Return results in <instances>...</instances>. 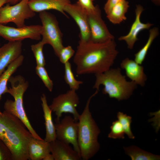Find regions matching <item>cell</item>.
Here are the masks:
<instances>
[{
	"label": "cell",
	"mask_w": 160,
	"mask_h": 160,
	"mask_svg": "<svg viewBox=\"0 0 160 160\" xmlns=\"http://www.w3.org/2000/svg\"><path fill=\"white\" fill-rule=\"evenodd\" d=\"M118 53L114 39L103 43L79 41L73 59L76 73H103L111 68Z\"/></svg>",
	"instance_id": "cell-1"
},
{
	"label": "cell",
	"mask_w": 160,
	"mask_h": 160,
	"mask_svg": "<svg viewBox=\"0 0 160 160\" xmlns=\"http://www.w3.org/2000/svg\"><path fill=\"white\" fill-rule=\"evenodd\" d=\"M32 136L18 118L4 111L0 115V140L9 150L12 160L29 159L28 146Z\"/></svg>",
	"instance_id": "cell-2"
},
{
	"label": "cell",
	"mask_w": 160,
	"mask_h": 160,
	"mask_svg": "<svg viewBox=\"0 0 160 160\" xmlns=\"http://www.w3.org/2000/svg\"><path fill=\"white\" fill-rule=\"evenodd\" d=\"M98 92V90H96L89 97L78 121L77 141L81 157L83 160L89 159L100 149L98 138L100 131L89 109L91 100Z\"/></svg>",
	"instance_id": "cell-3"
},
{
	"label": "cell",
	"mask_w": 160,
	"mask_h": 160,
	"mask_svg": "<svg viewBox=\"0 0 160 160\" xmlns=\"http://www.w3.org/2000/svg\"><path fill=\"white\" fill-rule=\"evenodd\" d=\"M96 80L93 88L99 90L100 85L104 87L102 92L118 101L126 100L132 95L137 85L127 80L119 68H110L102 73L95 74Z\"/></svg>",
	"instance_id": "cell-4"
},
{
	"label": "cell",
	"mask_w": 160,
	"mask_h": 160,
	"mask_svg": "<svg viewBox=\"0 0 160 160\" xmlns=\"http://www.w3.org/2000/svg\"><path fill=\"white\" fill-rule=\"evenodd\" d=\"M11 87L8 89V92L14 98V100H7L5 102L4 111L16 116L25 124L34 138L41 139L32 127L26 115L24 108L23 96L27 89L28 83L25 78L20 75L11 76L9 80Z\"/></svg>",
	"instance_id": "cell-5"
},
{
	"label": "cell",
	"mask_w": 160,
	"mask_h": 160,
	"mask_svg": "<svg viewBox=\"0 0 160 160\" xmlns=\"http://www.w3.org/2000/svg\"><path fill=\"white\" fill-rule=\"evenodd\" d=\"M42 23L41 41L45 44H50L58 57L63 45V34L56 18L46 11L39 12Z\"/></svg>",
	"instance_id": "cell-6"
},
{
	"label": "cell",
	"mask_w": 160,
	"mask_h": 160,
	"mask_svg": "<svg viewBox=\"0 0 160 160\" xmlns=\"http://www.w3.org/2000/svg\"><path fill=\"white\" fill-rule=\"evenodd\" d=\"M29 0H21L15 4L10 5L7 4L1 7L0 9V24L12 22L17 27L25 25V20L35 15V12L29 5Z\"/></svg>",
	"instance_id": "cell-7"
},
{
	"label": "cell",
	"mask_w": 160,
	"mask_h": 160,
	"mask_svg": "<svg viewBox=\"0 0 160 160\" xmlns=\"http://www.w3.org/2000/svg\"><path fill=\"white\" fill-rule=\"evenodd\" d=\"M76 91L70 89L65 93L60 94L53 99L49 106L56 116L55 121H60L63 113L71 114L74 119L78 121L80 114L76 108L80 102Z\"/></svg>",
	"instance_id": "cell-8"
},
{
	"label": "cell",
	"mask_w": 160,
	"mask_h": 160,
	"mask_svg": "<svg viewBox=\"0 0 160 160\" xmlns=\"http://www.w3.org/2000/svg\"><path fill=\"white\" fill-rule=\"evenodd\" d=\"M87 12L91 33L90 41L103 43L114 39L102 18L99 6L96 5L94 10Z\"/></svg>",
	"instance_id": "cell-9"
},
{
	"label": "cell",
	"mask_w": 160,
	"mask_h": 160,
	"mask_svg": "<svg viewBox=\"0 0 160 160\" xmlns=\"http://www.w3.org/2000/svg\"><path fill=\"white\" fill-rule=\"evenodd\" d=\"M42 29L41 25H39L15 28L0 24V36L8 41H22L26 39L39 40Z\"/></svg>",
	"instance_id": "cell-10"
},
{
	"label": "cell",
	"mask_w": 160,
	"mask_h": 160,
	"mask_svg": "<svg viewBox=\"0 0 160 160\" xmlns=\"http://www.w3.org/2000/svg\"><path fill=\"white\" fill-rule=\"evenodd\" d=\"M55 121L56 139L71 144L74 149L80 154L77 141L78 121L69 115Z\"/></svg>",
	"instance_id": "cell-11"
},
{
	"label": "cell",
	"mask_w": 160,
	"mask_h": 160,
	"mask_svg": "<svg viewBox=\"0 0 160 160\" xmlns=\"http://www.w3.org/2000/svg\"><path fill=\"white\" fill-rule=\"evenodd\" d=\"M64 11L73 19L78 25L80 30L79 41H90L91 33L86 11L78 2L67 4L64 8Z\"/></svg>",
	"instance_id": "cell-12"
},
{
	"label": "cell",
	"mask_w": 160,
	"mask_h": 160,
	"mask_svg": "<svg viewBox=\"0 0 160 160\" xmlns=\"http://www.w3.org/2000/svg\"><path fill=\"white\" fill-rule=\"evenodd\" d=\"M144 10V8L141 5L138 4L136 6L135 10V19L127 35L121 36L118 38V40L124 41L126 42L129 49H133L135 43L138 39L137 36L140 31L148 29L153 25L149 23H144L141 21L140 17Z\"/></svg>",
	"instance_id": "cell-13"
},
{
	"label": "cell",
	"mask_w": 160,
	"mask_h": 160,
	"mask_svg": "<svg viewBox=\"0 0 160 160\" xmlns=\"http://www.w3.org/2000/svg\"><path fill=\"white\" fill-rule=\"evenodd\" d=\"M22 45V41H8L0 47V76L21 55Z\"/></svg>",
	"instance_id": "cell-14"
},
{
	"label": "cell",
	"mask_w": 160,
	"mask_h": 160,
	"mask_svg": "<svg viewBox=\"0 0 160 160\" xmlns=\"http://www.w3.org/2000/svg\"><path fill=\"white\" fill-rule=\"evenodd\" d=\"M134 60L126 58L120 64L121 68L125 71L126 76L137 85L144 87L147 80L143 67Z\"/></svg>",
	"instance_id": "cell-15"
},
{
	"label": "cell",
	"mask_w": 160,
	"mask_h": 160,
	"mask_svg": "<svg viewBox=\"0 0 160 160\" xmlns=\"http://www.w3.org/2000/svg\"><path fill=\"white\" fill-rule=\"evenodd\" d=\"M51 154L54 160H79L80 154L73 148L69 144L56 139L49 142Z\"/></svg>",
	"instance_id": "cell-16"
},
{
	"label": "cell",
	"mask_w": 160,
	"mask_h": 160,
	"mask_svg": "<svg viewBox=\"0 0 160 160\" xmlns=\"http://www.w3.org/2000/svg\"><path fill=\"white\" fill-rule=\"evenodd\" d=\"M70 3V0H29L28 1L30 8L35 12L54 9L67 17L64 9Z\"/></svg>",
	"instance_id": "cell-17"
},
{
	"label": "cell",
	"mask_w": 160,
	"mask_h": 160,
	"mask_svg": "<svg viewBox=\"0 0 160 160\" xmlns=\"http://www.w3.org/2000/svg\"><path fill=\"white\" fill-rule=\"evenodd\" d=\"M28 152L29 159L43 160L51 153L50 143L42 139H38L32 136L29 142Z\"/></svg>",
	"instance_id": "cell-18"
},
{
	"label": "cell",
	"mask_w": 160,
	"mask_h": 160,
	"mask_svg": "<svg viewBox=\"0 0 160 160\" xmlns=\"http://www.w3.org/2000/svg\"><path fill=\"white\" fill-rule=\"evenodd\" d=\"M41 100L46 129V135L44 140L47 142H50L56 139L55 125L52 119V111L48 104L46 96L44 94L42 95Z\"/></svg>",
	"instance_id": "cell-19"
},
{
	"label": "cell",
	"mask_w": 160,
	"mask_h": 160,
	"mask_svg": "<svg viewBox=\"0 0 160 160\" xmlns=\"http://www.w3.org/2000/svg\"><path fill=\"white\" fill-rule=\"evenodd\" d=\"M129 7L126 0H122L114 5L106 14L109 20L114 24H119L127 19L126 14Z\"/></svg>",
	"instance_id": "cell-20"
},
{
	"label": "cell",
	"mask_w": 160,
	"mask_h": 160,
	"mask_svg": "<svg viewBox=\"0 0 160 160\" xmlns=\"http://www.w3.org/2000/svg\"><path fill=\"white\" fill-rule=\"evenodd\" d=\"M24 57L21 55L15 61L10 64L5 71L0 76V100L2 95L8 92L7 84L12 74L23 63ZM0 110V115L2 113Z\"/></svg>",
	"instance_id": "cell-21"
},
{
	"label": "cell",
	"mask_w": 160,
	"mask_h": 160,
	"mask_svg": "<svg viewBox=\"0 0 160 160\" xmlns=\"http://www.w3.org/2000/svg\"><path fill=\"white\" fill-rule=\"evenodd\" d=\"M126 153L132 160H160L159 156L145 151L135 145L124 147Z\"/></svg>",
	"instance_id": "cell-22"
},
{
	"label": "cell",
	"mask_w": 160,
	"mask_h": 160,
	"mask_svg": "<svg viewBox=\"0 0 160 160\" xmlns=\"http://www.w3.org/2000/svg\"><path fill=\"white\" fill-rule=\"evenodd\" d=\"M159 34L158 28L154 27L150 29L147 41L143 47L135 55L134 60L137 63L141 65L143 63L152 43Z\"/></svg>",
	"instance_id": "cell-23"
},
{
	"label": "cell",
	"mask_w": 160,
	"mask_h": 160,
	"mask_svg": "<svg viewBox=\"0 0 160 160\" xmlns=\"http://www.w3.org/2000/svg\"><path fill=\"white\" fill-rule=\"evenodd\" d=\"M64 65V78L65 82L69 85L70 89L76 91L78 90L83 81L77 80L75 78L72 71L71 64L69 61Z\"/></svg>",
	"instance_id": "cell-24"
},
{
	"label": "cell",
	"mask_w": 160,
	"mask_h": 160,
	"mask_svg": "<svg viewBox=\"0 0 160 160\" xmlns=\"http://www.w3.org/2000/svg\"><path fill=\"white\" fill-rule=\"evenodd\" d=\"M117 118L122 127L125 133L129 138L134 139L135 137L132 132L131 127L132 117L122 112H119L117 113Z\"/></svg>",
	"instance_id": "cell-25"
},
{
	"label": "cell",
	"mask_w": 160,
	"mask_h": 160,
	"mask_svg": "<svg viewBox=\"0 0 160 160\" xmlns=\"http://www.w3.org/2000/svg\"><path fill=\"white\" fill-rule=\"evenodd\" d=\"M45 45L41 41L33 44L31 46V49L35 58L36 65L44 66L45 61L43 53V48Z\"/></svg>",
	"instance_id": "cell-26"
},
{
	"label": "cell",
	"mask_w": 160,
	"mask_h": 160,
	"mask_svg": "<svg viewBox=\"0 0 160 160\" xmlns=\"http://www.w3.org/2000/svg\"><path fill=\"white\" fill-rule=\"evenodd\" d=\"M36 71L46 87L50 92H51L53 89V84L44 66L36 65Z\"/></svg>",
	"instance_id": "cell-27"
},
{
	"label": "cell",
	"mask_w": 160,
	"mask_h": 160,
	"mask_svg": "<svg viewBox=\"0 0 160 160\" xmlns=\"http://www.w3.org/2000/svg\"><path fill=\"white\" fill-rule=\"evenodd\" d=\"M111 131L108 135L109 138L114 139L124 138L125 132L122 127L118 120L113 121L110 127Z\"/></svg>",
	"instance_id": "cell-28"
},
{
	"label": "cell",
	"mask_w": 160,
	"mask_h": 160,
	"mask_svg": "<svg viewBox=\"0 0 160 160\" xmlns=\"http://www.w3.org/2000/svg\"><path fill=\"white\" fill-rule=\"evenodd\" d=\"M75 52L71 46L63 47L60 51L58 57L60 62L64 64L69 61V59L74 55Z\"/></svg>",
	"instance_id": "cell-29"
},
{
	"label": "cell",
	"mask_w": 160,
	"mask_h": 160,
	"mask_svg": "<svg viewBox=\"0 0 160 160\" xmlns=\"http://www.w3.org/2000/svg\"><path fill=\"white\" fill-rule=\"evenodd\" d=\"M0 160H12V155L9 150L0 140Z\"/></svg>",
	"instance_id": "cell-30"
},
{
	"label": "cell",
	"mask_w": 160,
	"mask_h": 160,
	"mask_svg": "<svg viewBox=\"0 0 160 160\" xmlns=\"http://www.w3.org/2000/svg\"><path fill=\"white\" fill-rule=\"evenodd\" d=\"M122 0H107L104 5V9L107 14L112 7L116 4Z\"/></svg>",
	"instance_id": "cell-31"
},
{
	"label": "cell",
	"mask_w": 160,
	"mask_h": 160,
	"mask_svg": "<svg viewBox=\"0 0 160 160\" xmlns=\"http://www.w3.org/2000/svg\"><path fill=\"white\" fill-rule=\"evenodd\" d=\"M21 0H6L7 3L11 5H13L15 4Z\"/></svg>",
	"instance_id": "cell-32"
},
{
	"label": "cell",
	"mask_w": 160,
	"mask_h": 160,
	"mask_svg": "<svg viewBox=\"0 0 160 160\" xmlns=\"http://www.w3.org/2000/svg\"><path fill=\"white\" fill-rule=\"evenodd\" d=\"M43 160H54L53 155L50 153L47 155L43 159Z\"/></svg>",
	"instance_id": "cell-33"
},
{
	"label": "cell",
	"mask_w": 160,
	"mask_h": 160,
	"mask_svg": "<svg viewBox=\"0 0 160 160\" xmlns=\"http://www.w3.org/2000/svg\"><path fill=\"white\" fill-rule=\"evenodd\" d=\"M151 1L156 6H159L160 5V0H151Z\"/></svg>",
	"instance_id": "cell-34"
},
{
	"label": "cell",
	"mask_w": 160,
	"mask_h": 160,
	"mask_svg": "<svg viewBox=\"0 0 160 160\" xmlns=\"http://www.w3.org/2000/svg\"><path fill=\"white\" fill-rule=\"evenodd\" d=\"M6 3H7L6 0H0V9Z\"/></svg>",
	"instance_id": "cell-35"
}]
</instances>
